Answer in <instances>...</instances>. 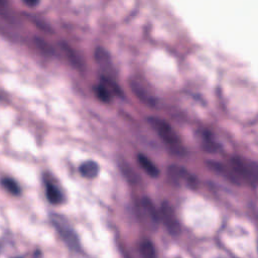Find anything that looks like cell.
<instances>
[{
    "mask_svg": "<svg viewBox=\"0 0 258 258\" xmlns=\"http://www.w3.org/2000/svg\"><path fill=\"white\" fill-rule=\"evenodd\" d=\"M159 216H160V220L162 221L164 227L166 228L169 234L171 235L179 234L180 225L176 217V214L170 204H168L167 202H163L161 204V207L159 210Z\"/></svg>",
    "mask_w": 258,
    "mask_h": 258,
    "instance_id": "obj_4",
    "label": "cell"
},
{
    "mask_svg": "<svg viewBox=\"0 0 258 258\" xmlns=\"http://www.w3.org/2000/svg\"><path fill=\"white\" fill-rule=\"evenodd\" d=\"M1 183L12 195H19L20 194V188H19L18 184L16 183V181H14L13 179L6 177V178H3L1 180Z\"/></svg>",
    "mask_w": 258,
    "mask_h": 258,
    "instance_id": "obj_12",
    "label": "cell"
},
{
    "mask_svg": "<svg viewBox=\"0 0 258 258\" xmlns=\"http://www.w3.org/2000/svg\"><path fill=\"white\" fill-rule=\"evenodd\" d=\"M150 125L155 130L159 138L163 141V143L168 147V149L177 155H182L184 152L183 145L174 131V129L170 126V124L158 117H150L148 119Z\"/></svg>",
    "mask_w": 258,
    "mask_h": 258,
    "instance_id": "obj_1",
    "label": "cell"
},
{
    "mask_svg": "<svg viewBox=\"0 0 258 258\" xmlns=\"http://www.w3.org/2000/svg\"><path fill=\"white\" fill-rule=\"evenodd\" d=\"M231 168L238 178H243L248 183H258V163L241 157H235L231 160Z\"/></svg>",
    "mask_w": 258,
    "mask_h": 258,
    "instance_id": "obj_3",
    "label": "cell"
},
{
    "mask_svg": "<svg viewBox=\"0 0 258 258\" xmlns=\"http://www.w3.org/2000/svg\"><path fill=\"white\" fill-rule=\"evenodd\" d=\"M80 172L83 176L87 178H94L99 172V165L93 160L85 161L80 166Z\"/></svg>",
    "mask_w": 258,
    "mask_h": 258,
    "instance_id": "obj_10",
    "label": "cell"
},
{
    "mask_svg": "<svg viewBox=\"0 0 258 258\" xmlns=\"http://www.w3.org/2000/svg\"><path fill=\"white\" fill-rule=\"evenodd\" d=\"M168 174L172 180L178 183H184L189 187H192L197 184V180L195 176H192L185 168L177 166V165H170L168 167Z\"/></svg>",
    "mask_w": 258,
    "mask_h": 258,
    "instance_id": "obj_6",
    "label": "cell"
},
{
    "mask_svg": "<svg viewBox=\"0 0 258 258\" xmlns=\"http://www.w3.org/2000/svg\"><path fill=\"white\" fill-rule=\"evenodd\" d=\"M203 143H204V148L208 151H216L217 149V144L215 141H213L212 137L208 133L203 134Z\"/></svg>",
    "mask_w": 258,
    "mask_h": 258,
    "instance_id": "obj_13",
    "label": "cell"
},
{
    "mask_svg": "<svg viewBox=\"0 0 258 258\" xmlns=\"http://www.w3.org/2000/svg\"><path fill=\"white\" fill-rule=\"evenodd\" d=\"M25 4H27V5H29V6H35V5H37L38 4V2H39V0H22Z\"/></svg>",
    "mask_w": 258,
    "mask_h": 258,
    "instance_id": "obj_14",
    "label": "cell"
},
{
    "mask_svg": "<svg viewBox=\"0 0 258 258\" xmlns=\"http://www.w3.org/2000/svg\"><path fill=\"white\" fill-rule=\"evenodd\" d=\"M45 194H46L47 200L53 205H58L63 201V197L60 190L50 182H46Z\"/></svg>",
    "mask_w": 258,
    "mask_h": 258,
    "instance_id": "obj_9",
    "label": "cell"
},
{
    "mask_svg": "<svg viewBox=\"0 0 258 258\" xmlns=\"http://www.w3.org/2000/svg\"><path fill=\"white\" fill-rule=\"evenodd\" d=\"M139 251L142 258H157L155 246L148 239H143L139 245Z\"/></svg>",
    "mask_w": 258,
    "mask_h": 258,
    "instance_id": "obj_11",
    "label": "cell"
},
{
    "mask_svg": "<svg viewBox=\"0 0 258 258\" xmlns=\"http://www.w3.org/2000/svg\"><path fill=\"white\" fill-rule=\"evenodd\" d=\"M138 162L140 164V166L143 168V170L150 176L152 177H156L159 174V170L158 167L145 155L143 154H139L138 157Z\"/></svg>",
    "mask_w": 258,
    "mask_h": 258,
    "instance_id": "obj_8",
    "label": "cell"
},
{
    "mask_svg": "<svg viewBox=\"0 0 258 258\" xmlns=\"http://www.w3.org/2000/svg\"><path fill=\"white\" fill-rule=\"evenodd\" d=\"M52 223L55 227V229H57V231L59 232L60 236L63 238V240L66 241V243H68V245L72 248V249H76L78 250L80 248V244H79V240L77 238V236L75 235L74 231L70 228V226L67 224L66 220L60 219L58 216H52Z\"/></svg>",
    "mask_w": 258,
    "mask_h": 258,
    "instance_id": "obj_5",
    "label": "cell"
},
{
    "mask_svg": "<svg viewBox=\"0 0 258 258\" xmlns=\"http://www.w3.org/2000/svg\"><path fill=\"white\" fill-rule=\"evenodd\" d=\"M136 214L140 223L148 230L155 231L158 227L160 216L159 211L148 198H142L136 205Z\"/></svg>",
    "mask_w": 258,
    "mask_h": 258,
    "instance_id": "obj_2",
    "label": "cell"
},
{
    "mask_svg": "<svg viewBox=\"0 0 258 258\" xmlns=\"http://www.w3.org/2000/svg\"><path fill=\"white\" fill-rule=\"evenodd\" d=\"M209 166L216 172H218L219 174L225 176L227 179H229L231 182H234V183H239L240 180L238 178V176L236 175V173L233 171V169L230 167H227L225 166L224 164H221V163H218V162H215V161H211L209 162Z\"/></svg>",
    "mask_w": 258,
    "mask_h": 258,
    "instance_id": "obj_7",
    "label": "cell"
}]
</instances>
